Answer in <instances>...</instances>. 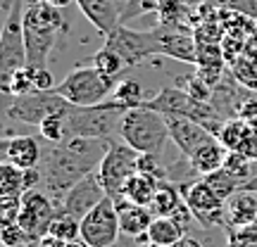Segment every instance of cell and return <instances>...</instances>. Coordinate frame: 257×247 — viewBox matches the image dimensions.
Returning a JSON list of instances; mask_svg holds the SVG:
<instances>
[{
  "label": "cell",
  "instance_id": "1",
  "mask_svg": "<svg viewBox=\"0 0 257 247\" xmlns=\"http://www.w3.org/2000/svg\"><path fill=\"white\" fill-rule=\"evenodd\" d=\"M53 147H43L41 159V190L50 195V200L62 209L64 195L88 174L98 171L102 157L110 147V140L98 138L69 136L64 143H50Z\"/></svg>",
  "mask_w": 257,
  "mask_h": 247
},
{
  "label": "cell",
  "instance_id": "2",
  "mask_svg": "<svg viewBox=\"0 0 257 247\" xmlns=\"http://www.w3.org/2000/svg\"><path fill=\"white\" fill-rule=\"evenodd\" d=\"M69 29L60 8L48 0H27L24 5V41H27V67L41 69L48 64L50 50L57 38Z\"/></svg>",
  "mask_w": 257,
  "mask_h": 247
},
{
  "label": "cell",
  "instance_id": "3",
  "mask_svg": "<svg viewBox=\"0 0 257 247\" xmlns=\"http://www.w3.org/2000/svg\"><path fill=\"white\" fill-rule=\"evenodd\" d=\"M119 136L128 147L143 155H162L169 140V126L167 117L160 112L134 107L126 110L119 124Z\"/></svg>",
  "mask_w": 257,
  "mask_h": 247
},
{
  "label": "cell",
  "instance_id": "4",
  "mask_svg": "<svg viewBox=\"0 0 257 247\" xmlns=\"http://www.w3.org/2000/svg\"><path fill=\"white\" fill-rule=\"evenodd\" d=\"M126 107L114 100H105L93 107H76L72 105L67 112V128L69 136L98 138V140H114V131H119L121 117Z\"/></svg>",
  "mask_w": 257,
  "mask_h": 247
},
{
  "label": "cell",
  "instance_id": "5",
  "mask_svg": "<svg viewBox=\"0 0 257 247\" xmlns=\"http://www.w3.org/2000/svg\"><path fill=\"white\" fill-rule=\"evenodd\" d=\"M24 5L27 0H12L0 34V86L12 74L27 67V41H24Z\"/></svg>",
  "mask_w": 257,
  "mask_h": 247
},
{
  "label": "cell",
  "instance_id": "6",
  "mask_svg": "<svg viewBox=\"0 0 257 247\" xmlns=\"http://www.w3.org/2000/svg\"><path fill=\"white\" fill-rule=\"evenodd\" d=\"M117 83L105 79L95 67H76L55 86V91L76 107H93L112 95Z\"/></svg>",
  "mask_w": 257,
  "mask_h": 247
},
{
  "label": "cell",
  "instance_id": "7",
  "mask_svg": "<svg viewBox=\"0 0 257 247\" xmlns=\"http://www.w3.org/2000/svg\"><path fill=\"white\" fill-rule=\"evenodd\" d=\"M138 157H141V152H136L134 147H128L124 140L121 143L112 140L110 143L100 166H98V171H95L105 192H107V197L121 200V192H124L126 181L138 171Z\"/></svg>",
  "mask_w": 257,
  "mask_h": 247
},
{
  "label": "cell",
  "instance_id": "8",
  "mask_svg": "<svg viewBox=\"0 0 257 247\" xmlns=\"http://www.w3.org/2000/svg\"><path fill=\"white\" fill-rule=\"evenodd\" d=\"M181 192H184L186 204L200 228H226V200L212 190V185L205 178L181 185Z\"/></svg>",
  "mask_w": 257,
  "mask_h": 247
},
{
  "label": "cell",
  "instance_id": "9",
  "mask_svg": "<svg viewBox=\"0 0 257 247\" xmlns=\"http://www.w3.org/2000/svg\"><path fill=\"white\" fill-rule=\"evenodd\" d=\"M72 107L57 91H34L29 95H17L8 105V117L29 126H41L48 117L62 114Z\"/></svg>",
  "mask_w": 257,
  "mask_h": 247
},
{
  "label": "cell",
  "instance_id": "10",
  "mask_svg": "<svg viewBox=\"0 0 257 247\" xmlns=\"http://www.w3.org/2000/svg\"><path fill=\"white\" fill-rule=\"evenodd\" d=\"M105 46L117 50L124 57L128 69H134L146 62L148 57L160 55V34H157V27L153 31H134L126 24H121L105 38Z\"/></svg>",
  "mask_w": 257,
  "mask_h": 247
},
{
  "label": "cell",
  "instance_id": "11",
  "mask_svg": "<svg viewBox=\"0 0 257 247\" xmlns=\"http://www.w3.org/2000/svg\"><path fill=\"white\" fill-rule=\"evenodd\" d=\"M119 214L112 197H105L81 219V240L88 247H114L119 242Z\"/></svg>",
  "mask_w": 257,
  "mask_h": 247
},
{
  "label": "cell",
  "instance_id": "12",
  "mask_svg": "<svg viewBox=\"0 0 257 247\" xmlns=\"http://www.w3.org/2000/svg\"><path fill=\"white\" fill-rule=\"evenodd\" d=\"M60 211L62 209L41 188L27 190L22 195V209H19L17 223L22 228H27V233L34 240H38V238H43V235H48L50 223H53V219H55Z\"/></svg>",
  "mask_w": 257,
  "mask_h": 247
},
{
  "label": "cell",
  "instance_id": "13",
  "mask_svg": "<svg viewBox=\"0 0 257 247\" xmlns=\"http://www.w3.org/2000/svg\"><path fill=\"white\" fill-rule=\"evenodd\" d=\"M105 197H107V192H105V188H102L98 174L93 171V174H88L86 178H81L72 190L64 195L62 211H67V214H72V216H76V219L81 221L83 216H86L91 209H95Z\"/></svg>",
  "mask_w": 257,
  "mask_h": 247
},
{
  "label": "cell",
  "instance_id": "14",
  "mask_svg": "<svg viewBox=\"0 0 257 247\" xmlns=\"http://www.w3.org/2000/svg\"><path fill=\"white\" fill-rule=\"evenodd\" d=\"M167 126H169L172 143L186 157H191L202 143H207L210 138H214L205 126H200L198 121L193 119H186V117H167Z\"/></svg>",
  "mask_w": 257,
  "mask_h": 247
},
{
  "label": "cell",
  "instance_id": "15",
  "mask_svg": "<svg viewBox=\"0 0 257 247\" xmlns=\"http://www.w3.org/2000/svg\"><path fill=\"white\" fill-rule=\"evenodd\" d=\"M86 19L100 31L102 38H107L117 27H121V10L119 0H76Z\"/></svg>",
  "mask_w": 257,
  "mask_h": 247
},
{
  "label": "cell",
  "instance_id": "16",
  "mask_svg": "<svg viewBox=\"0 0 257 247\" xmlns=\"http://www.w3.org/2000/svg\"><path fill=\"white\" fill-rule=\"evenodd\" d=\"M5 162L19 169H36L43 159V145L34 136H5L3 138Z\"/></svg>",
  "mask_w": 257,
  "mask_h": 247
},
{
  "label": "cell",
  "instance_id": "17",
  "mask_svg": "<svg viewBox=\"0 0 257 247\" xmlns=\"http://www.w3.org/2000/svg\"><path fill=\"white\" fill-rule=\"evenodd\" d=\"M117 204V214H119V228L124 238L138 240L143 238L150 228V223L155 219V214L150 207H143V204H134L128 200H114Z\"/></svg>",
  "mask_w": 257,
  "mask_h": 247
},
{
  "label": "cell",
  "instance_id": "18",
  "mask_svg": "<svg viewBox=\"0 0 257 247\" xmlns=\"http://www.w3.org/2000/svg\"><path fill=\"white\" fill-rule=\"evenodd\" d=\"M257 221V192L243 190L233 192L226 200V228H243Z\"/></svg>",
  "mask_w": 257,
  "mask_h": 247
},
{
  "label": "cell",
  "instance_id": "19",
  "mask_svg": "<svg viewBox=\"0 0 257 247\" xmlns=\"http://www.w3.org/2000/svg\"><path fill=\"white\" fill-rule=\"evenodd\" d=\"M226 155H229V150L219 143V138L214 136V138H210L207 143H202L188 159H191L193 169H195L200 176H210V174L219 171L221 166H224Z\"/></svg>",
  "mask_w": 257,
  "mask_h": 247
},
{
  "label": "cell",
  "instance_id": "20",
  "mask_svg": "<svg viewBox=\"0 0 257 247\" xmlns=\"http://www.w3.org/2000/svg\"><path fill=\"white\" fill-rule=\"evenodd\" d=\"M188 230L179 223L176 219L172 216H155L153 223H150V228L143 238H138L141 245H146V242H155V245H165V247H172L174 242L184 238Z\"/></svg>",
  "mask_w": 257,
  "mask_h": 247
},
{
  "label": "cell",
  "instance_id": "21",
  "mask_svg": "<svg viewBox=\"0 0 257 247\" xmlns=\"http://www.w3.org/2000/svg\"><path fill=\"white\" fill-rule=\"evenodd\" d=\"M157 188H160V178H155V176H150V174H143V171H136V174L126 181L121 197L128 202H134V204L150 207L157 195Z\"/></svg>",
  "mask_w": 257,
  "mask_h": 247
},
{
  "label": "cell",
  "instance_id": "22",
  "mask_svg": "<svg viewBox=\"0 0 257 247\" xmlns=\"http://www.w3.org/2000/svg\"><path fill=\"white\" fill-rule=\"evenodd\" d=\"M93 67H95L105 79H110V81H114V83H119L124 72L128 69L126 62H124V57H121L117 50H112L110 46H102L100 50L93 55Z\"/></svg>",
  "mask_w": 257,
  "mask_h": 247
},
{
  "label": "cell",
  "instance_id": "23",
  "mask_svg": "<svg viewBox=\"0 0 257 247\" xmlns=\"http://www.w3.org/2000/svg\"><path fill=\"white\" fill-rule=\"evenodd\" d=\"M250 133H252V128H250L248 121L236 117V119L224 121V126H221V131L217 133V138H219V143L226 147V150L236 152V150H240V145L250 138Z\"/></svg>",
  "mask_w": 257,
  "mask_h": 247
},
{
  "label": "cell",
  "instance_id": "24",
  "mask_svg": "<svg viewBox=\"0 0 257 247\" xmlns=\"http://www.w3.org/2000/svg\"><path fill=\"white\" fill-rule=\"evenodd\" d=\"M27 192L24 188V169L3 162L0 164V195L3 197H22Z\"/></svg>",
  "mask_w": 257,
  "mask_h": 247
},
{
  "label": "cell",
  "instance_id": "25",
  "mask_svg": "<svg viewBox=\"0 0 257 247\" xmlns=\"http://www.w3.org/2000/svg\"><path fill=\"white\" fill-rule=\"evenodd\" d=\"M224 171H229L233 178H238V181H243V183L248 185V181H252L257 176V162L255 159H250V157H245L243 152H231L226 155V159H224V166H221Z\"/></svg>",
  "mask_w": 257,
  "mask_h": 247
},
{
  "label": "cell",
  "instance_id": "26",
  "mask_svg": "<svg viewBox=\"0 0 257 247\" xmlns=\"http://www.w3.org/2000/svg\"><path fill=\"white\" fill-rule=\"evenodd\" d=\"M112 100L124 105L126 110H134V107H141L143 105V86L136 81V79H121L114 91H112Z\"/></svg>",
  "mask_w": 257,
  "mask_h": 247
},
{
  "label": "cell",
  "instance_id": "27",
  "mask_svg": "<svg viewBox=\"0 0 257 247\" xmlns=\"http://www.w3.org/2000/svg\"><path fill=\"white\" fill-rule=\"evenodd\" d=\"M48 233L64 240V242H72V240L81 238V221L76 219V216H72V214H67V211H60L55 219H53Z\"/></svg>",
  "mask_w": 257,
  "mask_h": 247
},
{
  "label": "cell",
  "instance_id": "28",
  "mask_svg": "<svg viewBox=\"0 0 257 247\" xmlns=\"http://www.w3.org/2000/svg\"><path fill=\"white\" fill-rule=\"evenodd\" d=\"M69 112V110H67ZM67 112H62V114H53V117H48L41 126H38V131H41V138L43 140H48V143H64L67 138H69V128H67Z\"/></svg>",
  "mask_w": 257,
  "mask_h": 247
},
{
  "label": "cell",
  "instance_id": "29",
  "mask_svg": "<svg viewBox=\"0 0 257 247\" xmlns=\"http://www.w3.org/2000/svg\"><path fill=\"white\" fill-rule=\"evenodd\" d=\"M202 178H205V181L212 185V190L217 192L219 197H224V200H229L233 192H238L245 188L243 181L233 178V176H231L229 171H224V169H219V171H214V174H210V176H202Z\"/></svg>",
  "mask_w": 257,
  "mask_h": 247
},
{
  "label": "cell",
  "instance_id": "30",
  "mask_svg": "<svg viewBox=\"0 0 257 247\" xmlns=\"http://www.w3.org/2000/svg\"><path fill=\"white\" fill-rule=\"evenodd\" d=\"M217 230L193 228L191 233H186L184 238L179 240V242H174L172 247H226V238H224V242L217 240Z\"/></svg>",
  "mask_w": 257,
  "mask_h": 247
},
{
  "label": "cell",
  "instance_id": "31",
  "mask_svg": "<svg viewBox=\"0 0 257 247\" xmlns=\"http://www.w3.org/2000/svg\"><path fill=\"white\" fill-rule=\"evenodd\" d=\"M0 88H3V93H8V95H12V98L34 93V76H31V69H29V67L17 69V72L8 79V83H3Z\"/></svg>",
  "mask_w": 257,
  "mask_h": 247
},
{
  "label": "cell",
  "instance_id": "32",
  "mask_svg": "<svg viewBox=\"0 0 257 247\" xmlns=\"http://www.w3.org/2000/svg\"><path fill=\"white\" fill-rule=\"evenodd\" d=\"M226 247H257V223L226 228Z\"/></svg>",
  "mask_w": 257,
  "mask_h": 247
},
{
  "label": "cell",
  "instance_id": "33",
  "mask_svg": "<svg viewBox=\"0 0 257 247\" xmlns=\"http://www.w3.org/2000/svg\"><path fill=\"white\" fill-rule=\"evenodd\" d=\"M162 3L165 0H126L124 10H121V24H126L128 19H136L141 15H148V12H157Z\"/></svg>",
  "mask_w": 257,
  "mask_h": 247
},
{
  "label": "cell",
  "instance_id": "34",
  "mask_svg": "<svg viewBox=\"0 0 257 247\" xmlns=\"http://www.w3.org/2000/svg\"><path fill=\"white\" fill-rule=\"evenodd\" d=\"M3 247H27L31 242V235L27 233V228H22L17 221L15 223H3Z\"/></svg>",
  "mask_w": 257,
  "mask_h": 247
},
{
  "label": "cell",
  "instance_id": "35",
  "mask_svg": "<svg viewBox=\"0 0 257 247\" xmlns=\"http://www.w3.org/2000/svg\"><path fill=\"white\" fill-rule=\"evenodd\" d=\"M162 155H143L138 157V171H143V174H150L160 178V181H169V174H167V164L160 159Z\"/></svg>",
  "mask_w": 257,
  "mask_h": 247
},
{
  "label": "cell",
  "instance_id": "36",
  "mask_svg": "<svg viewBox=\"0 0 257 247\" xmlns=\"http://www.w3.org/2000/svg\"><path fill=\"white\" fill-rule=\"evenodd\" d=\"M217 8H226L233 12H243L248 17L257 19V0H212Z\"/></svg>",
  "mask_w": 257,
  "mask_h": 247
},
{
  "label": "cell",
  "instance_id": "37",
  "mask_svg": "<svg viewBox=\"0 0 257 247\" xmlns=\"http://www.w3.org/2000/svg\"><path fill=\"white\" fill-rule=\"evenodd\" d=\"M31 76H34V91H55V81H53V74L48 72V67L31 69Z\"/></svg>",
  "mask_w": 257,
  "mask_h": 247
},
{
  "label": "cell",
  "instance_id": "38",
  "mask_svg": "<svg viewBox=\"0 0 257 247\" xmlns=\"http://www.w3.org/2000/svg\"><path fill=\"white\" fill-rule=\"evenodd\" d=\"M238 119H245V121L257 119V93H248V95H245V100L240 102Z\"/></svg>",
  "mask_w": 257,
  "mask_h": 247
},
{
  "label": "cell",
  "instance_id": "39",
  "mask_svg": "<svg viewBox=\"0 0 257 247\" xmlns=\"http://www.w3.org/2000/svg\"><path fill=\"white\" fill-rule=\"evenodd\" d=\"M38 247H67V242L48 233V235H43V238H38Z\"/></svg>",
  "mask_w": 257,
  "mask_h": 247
},
{
  "label": "cell",
  "instance_id": "40",
  "mask_svg": "<svg viewBox=\"0 0 257 247\" xmlns=\"http://www.w3.org/2000/svg\"><path fill=\"white\" fill-rule=\"evenodd\" d=\"M48 3H50V5H55V8H67V5H72L74 0H48Z\"/></svg>",
  "mask_w": 257,
  "mask_h": 247
},
{
  "label": "cell",
  "instance_id": "41",
  "mask_svg": "<svg viewBox=\"0 0 257 247\" xmlns=\"http://www.w3.org/2000/svg\"><path fill=\"white\" fill-rule=\"evenodd\" d=\"M67 247H88V245H86L81 238H76V240H72V242H67Z\"/></svg>",
  "mask_w": 257,
  "mask_h": 247
},
{
  "label": "cell",
  "instance_id": "42",
  "mask_svg": "<svg viewBox=\"0 0 257 247\" xmlns=\"http://www.w3.org/2000/svg\"><path fill=\"white\" fill-rule=\"evenodd\" d=\"M245 188H248V190H255V192H257V176L252 178V181H248V185H245Z\"/></svg>",
  "mask_w": 257,
  "mask_h": 247
},
{
  "label": "cell",
  "instance_id": "43",
  "mask_svg": "<svg viewBox=\"0 0 257 247\" xmlns=\"http://www.w3.org/2000/svg\"><path fill=\"white\" fill-rule=\"evenodd\" d=\"M143 247H165V245H155V242H146Z\"/></svg>",
  "mask_w": 257,
  "mask_h": 247
},
{
  "label": "cell",
  "instance_id": "44",
  "mask_svg": "<svg viewBox=\"0 0 257 247\" xmlns=\"http://www.w3.org/2000/svg\"><path fill=\"white\" fill-rule=\"evenodd\" d=\"M27 247H38V240H31V242H29Z\"/></svg>",
  "mask_w": 257,
  "mask_h": 247
}]
</instances>
